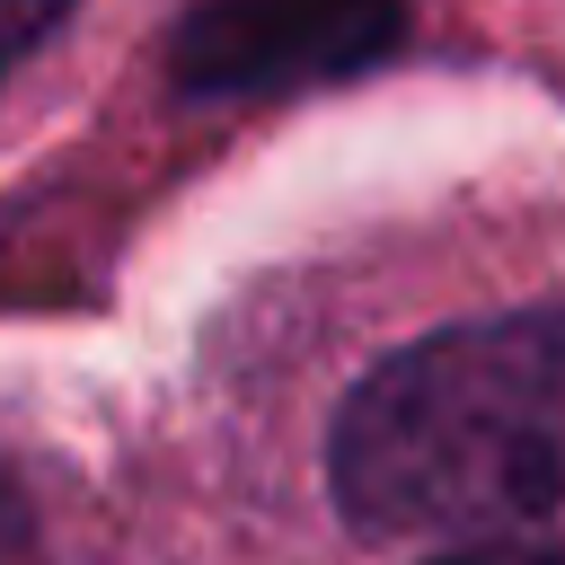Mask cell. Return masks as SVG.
<instances>
[{
	"label": "cell",
	"instance_id": "4",
	"mask_svg": "<svg viewBox=\"0 0 565 565\" xmlns=\"http://www.w3.org/2000/svg\"><path fill=\"white\" fill-rule=\"evenodd\" d=\"M0 565H44V539H35V512L18 494V477L0 468Z\"/></svg>",
	"mask_w": 565,
	"mask_h": 565
},
{
	"label": "cell",
	"instance_id": "2",
	"mask_svg": "<svg viewBox=\"0 0 565 565\" xmlns=\"http://www.w3.org/2000/svg\"><path fill=\"white\" fill-rule=\"evenodd\" d=\"M406 44V0H185L168 79L185 97H300Z\"/></svg>",
	"mask_w": 565,
	"mask_h": 565
},
{
	"label": "cell",
	"instance_id": "3",
	"mask_svg": "<svg viewBox=\"0 0 565 565\" xmlns=\"http://www.w3.org/2000/svg\"><path fill=\"white\" fill-rule=\"evenodd\" d=\"M71 9H79V0H0V79H9V71L71 18Z\"/></svg>",
	"mask_w": 565,
	"mask_h": 565
},
{
	"label": "cell",
	"instance_id": "1",
	"mask_svg": "<svg viewBox=\"0 0 565 565\" xmlns=\"http://www.w3.org/2000/svg\"><path fill=\"white\" fill-rule=\"evenodd\" d=\"M327 486L362 539L441 565H565V300L371 362L327 433Z\"/></svg>",
	"mask_w": 565,
	"mask_h": 565
}]
</instances>
